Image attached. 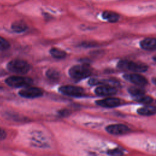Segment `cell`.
I'll return each instance as SVG.
<instances>
[{"label":"cell","instance_id":"obj_7","mask_svg":"<svg viewBox=\"0 0 156 156\" xmlns=\"http://www.w3.org/2000/svg\"><path fill=\"white\" fill-rule=\"evenodd\" d=\"M106 130L112 135H123L129 132V128L124 124H111L106 127Z\"/></svg>","mask_w":156,"mask_h":156},{"label":"cell","instance_id":"obj_16","mask_svg":"<svg viewBox=\"0 0 156 156\" xmlns=\"http://www.w3.org/2000/svg\"><path fill=\"white\" fill-rule=\"evenodd\" d=\"M46 75L48 79L51 80H57L60 78V73L54 69H49L46 73Z\"/></svg>","mask_w":156,"mask_h":156},{"label":"cell","instance_id":"obj_21","mask_svg":"<svg viewBox=\"0 0 156 156\" xmlns=\"http://www.w3.org/2000/svg\"><path fill=\"white\" fill-rule=\"evenodd\" d=\"M7 136L6 132L2 128H0V141L4 140Z\"/></svg>","mask_w":156,"mask_h":156},{"label":"cell","instance_id":"obj_2","mask_svg":"<svg viewBox=\"0 0 156 156\" xmlns=\"http://www.w3.org/2000/svg\"><path fill=\"white\" fill-rule=\"evenodd\" d=\"M69 75L76 80H81L87 78L91 74L90 68L86 65H77L72 66L69 69Z\"/></svg>","mask_w":156,"mask_h":156},{"label":"cell","instance_id":"obj_3","mask_svg":"<svg viewBox=\"0 0 156 156\" xmlns=\"http://www.w3.org/2000/svg\"><path fill=\"white\" fill-rule=\"evenodd\" d=\"M32 82L33 80L32 79L20 76H12L5 79V83L9 86L14 88L29 87Z\"/></svg>","mask_w":156,"mask_h":156},{"label":"cell","instance_id":"obj_23","mask_svg":"<svg viewBox=\"0 0 156 156\" xmlns=\"http://www.w3.org/2000/svg\"><path fill=\"white\" fill-rule=\"evenodd\" d=\"M153 60L156 62V55H155V56L153 57Z\"/></svg>","mask_w":156,"mask_h":156},{"label":"cell","instance_id":"obj_11","mask_svg":"<svg viewBox=\"0 0 156 156\" xmlns=\"http://www.w3.org/2000/svg\"><path fill=\"white\" fill-rule=\"evenodd\" d=\"M142 49L147 51L156 50V38H146L140 41Z\"/></svg>","mask_w":156,"mask_h":156},{"label":"cell","instance_id":"obj_1","mask_svg":"<svg viewBox=\"0 0 156 156\" xmlns=\"http://www.w3.org/2000/svg\"><path fill=\"white\" fill-rule=\"evenodd\" d=\"M7 68L10 72L18 74H25L29 71L30 66L24 60L13 59L7 63Z\"/></svg>","mask_w":156,"mask_h":156},{"label":"cell","instance_id":"obj_19","mask_svg":"<svg viewBox=\"0 0 156 156\" xmlns=\"http://www.w3.org/2000/svg\"><path fill=\"white\" fill-rule=\"evenodd\" d=\"M9 42L6 40L4 38L0 36V50L5 51L8 49L10 48Z\"/></svg>","mask_w":156,"mask_h":156},{"label":"cell","instance_id":"obj_20","mask_svg":"<svg viewBox=\"0 0 156 156\" xmlns=\"http://www.w3.org/2000/svg\"><path fill=\"white\" fill-rule=\"evenodd\" d=\"M108 154L111 156H121L122 155V152L120 149L115 148L108 151Z\"/></svg>","mask_w":156,"mask_h":156},{"label":"cell","instance_id":"obj_12","mask_svg":"<svg viewBox=\"0 0 156 156\" xmlns=\"http://www.w3.org/2000/svg\"><path fill=\"white\" fill-rule=\"evenodd\" d=\"M102 18L110 23H115L119 20V15L113 11L105 10L102 13Z\"/></svg>","mask_w":156,"mask_h":156},{"label":"cell","instance_id":"obj_17","mask_svg":"<svg viewBox=\"0 0 156 156\" xmlns=\"http://www.w3.org/2000/svg\"><path fill=\"white\" fill-rule=\"evenodd\" d=\"M129 92L131 95L134 96L135 98L144 94V91L143 90L136 87H130L129 89Z\"/></svg>","mask_w":156,"mask_h":156},{"label":"cell","instance_id":"obj_22","mask_svg":"<svg viewBox=\"0 0 156 156\" xmlns=\"http://www.w3.org/2000/svg\"><path fill=\"white\" fill-rule=\"evenodd\" d=\"M152 82H153V83L156 85V77L153 78V79H152Z\"/></svg>","mask_w":156,"mask_h":156},{"label":"cell","instance_id":"obj_15","mask_svg":"<svg viewBox=\"0 0 156 156\" xmlns=\"http://www.w3.org/2000/svg\"><path fill=\"white\" fill-rule=\"evenodd\" d=\"M50 54L55 58L57 59H62L65 58L66 55V52H65L63 50L60 49L59 48H52L49 51Z\"/></svg>","mask_w":156,"mask_h":156},{"label":"cell","instance_id":"obj_13","mask_svg":"<svg viewBox=\"0 0 156 156\" xmlns=\"http://www.w3.org/2000/svg\"><path fill=\"white\" fill-rule=\"evenodd\" d=\"M138 114L144 116H150L156 113V107L153 105H147L141 107L138 109Z\"/></svg>","mask_w":156,"mask_h":156},{"label":"cell","instance_id":"obj_9","mask_svg":"<svg viewBox=\"0 0 156 156\" xmlns=\"http://www.w3.org/2000/svg\"><path fill=\"white\" fill-rule=\"evenodd\" d=\"M96 104L101 107H115L120 104V101L118 98L108 97L105 99L98 100L96 102Z\"/></svg>","mask_w":156,"mask_h":156},{"label":"cell","instance_id":"obj_18","mask_svg":"<svg viewBox=\"0 0 156 156\" xmlns=\"http://www.w3.org/2000/svg\"><path fill=\"white\" fill-rule=\"evenodd\" d=\"M135 100L138 102L143 103V104H150L152 102V98L148 96H145L144 94L141 95L140 96H138L137 98H135Z\"/></svg>","mask_w":156,"mask_h":156},{"label":"cell","instance_id":"obj_5","mask_svg":"<svg viewBox=\"0 0 156 156\" xmlns=\"http://www.w3.org/2000/svg\"><path fill=\"white\" fill-rule=\"evenodd\" d=\"M19 94L25 98H36L43 95V90L35 87H26L19 91Z\"/></svg>","mask_w":156,"mask_h":156},{"label":"cell","instance_id":"obj_10","mask_svg":"<svg viewBox=\"0 0 156 156\" xmlns=\"http://www.w3.org/2000/svg\"><path fill=\"white\" fill-rule=\"evenodd\" d=\"M94 92L99 96H108L115 94L116 93V90L113 87L109 85H101L96 87Z\"/></svg>","mask_w":156,"mask_h":156},{"label":"cell","instance_id":"obj_6","mask_svg":"<svg viewBox=\"0 0 156 156\" xmlns=\"http://www.w3.org/2000/svg\"><path fill=\"white\" fill-rule=\"evenodd\" d=\"M58 90L60 93L70 96H80L83 93L82 88L74 85H63L60 87Z\"/></svg>","mask_w":156,"mask_h":156},{"label":"cell","instance_id":"obj_8","mask_svg":"<svg viewBox=\"0 0 156 156\" xmlns=\"http://www.w3.org/2000/svg\"><path fill=\"white\" fill-rule=\"evenodd\" d=\"M124 78L132 83L138 86H144L147 83V81L144 77L136 73L124 74Z\"/></svg>","mask_w":156,"mask_h":156},{"label":"cell","instance_id":"obj_14","mask_svg":"<svg viewBox=\"0 0 156 156\" xmlns=\"http://www.w3.org/2000/svg\"><path fill=\"white\" fill-rule=\"evenodd\" d=\"M11 28L12 30L15 32L21 33L24 32L27 29V26L24 21L20 20V21H16L13 22L12 24Z\"/></svg>","mask_w":156,"mask_h":156},{"label":"cell","instance_id":"obj_4","mask_svg":"<svg viewBox=\"0 0 156 156\" xmlns=\"http://www.w3.org/2000/svg\"><path fill=\"white\" fill-rule=\"evenodd\" d=\"M118 67L120 69H128L137 73L144 72L147 69V65L143 63L127 60H121L118 64Z\"/></svg>","mask_w":156,"mask_h":156}]
</instances>
